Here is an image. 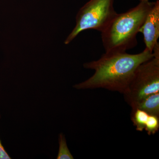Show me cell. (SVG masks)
<instances>
[{"instance_id":"cell-1","label":"cell","mask_w":159,"mask_h":159,"mask_svg":"<svg viewBox=\"0 0 159 159\" xmlns=\"http://www.w3.org/2000/svg\"><path fill=\"white\" fill-rule=\"evenodd\" d=\"M153 56V53L145 48L137 54L105 52L97 60L84 64V68L93 70L95 73L74 87L77 89H103L123 94L138 67Z\"/></svg>"},{"instance_id":"cell-2","label":"cell","mask_w":159,"mask_h":159,"mask_svg":"<svg viewBox=\"0 0 159 159\" xmlns=\"http://www.w3.org/2000/svg\"><path fill=\"white\" fill-rule=\"evenodd\" d=\"M135 7L117 13L101 32L105 52H122L137 46V36L154 2L139 0Z\"/></svg>"},{"instance_id":"cell-3","label":"cell","mask_w":159,"mask_h":159,"mask_svg":"<svg viewBox=\"0 0 159 159\" xmlns=\"http://www.w3.org/2000/svg\"><path fill=\"white\" fill-rule=\"evenodd\" d=\"M152 53V57L138 67L123 94L125 102L130 107L152 94L159 93V43Z\"/></svg>"},{"instance_id":"cell-4","label":"cell","mask_w":159,"mask_h":159,"mask_svg":"<svg viewBox=\"0 0 159 159\" xmlns=\"http://www.w3.org/2000/svg\"><path fill=\"white\" fill-rule=\"evenodd\" d=\"M114 2V0H89L84 4L78 11L76 26L65 43L68 44L85 30L103 31L117 14Z\"/></svg>"},{"instance_id":"cell-5","label":"cell","mask_w":159,"mask_h":159,"mask_svg":"<svg viewBox=\"0 0 159 159\" xmlns=\"http://www.w3.org/2000/svg\"><path fill=\"white\" fill-rule=\"evenodd\" d=\"M144 37L145 49L152 53L159 37V1L154 2L145 21L140 29Z\"/></svg>"},{"instance_id":"cell-6","label":"cell","mask_w":159,"mask_h":159,"mask_svg":"<svg viewBox=\"0 0 159 159\" xmlns=\"http://www.w3.org/2000/svg\"><path fill=\"white\" fill-rule=\"evenodd\" d=\"M131 107L132 110L139 109L149 115L159 117V93L152 94Z\"/></svg>"},{"instance_id":"cell-7","label":"cell","mask_w":159,"mask_h":159,"mask_svg":"<svg viewBox=\"0 0 159 159\" xmlns=\"http://www.w3.org/2000/svg\"><path fill=\"white\" fill-rule=\"evenodd\" d=\"M149 116L146 112L139 109L132 110L131 119L136 130L142 132L145 129Z\"/></svg>"},{"instance_id":"cell-8","label":"cell","mask_w":159,"mask_h":159,"mask_svg":"<svg viewBox=\"0 0 159 159\" xmlns=\"http://www.w3.org/2000/svg\"><path fill=\"white\" fill-rule=\"evenodd\" d=\"M59 151L57 155V159H74L68 148L66 137L62 133H61L59 135Z\"/></svg>"},{"instance_id":"cell-9","label":"cell","mask_w":159,"mask_h":159,"mask_svg":"<svg viewBox=\"0 0 159 159\" xmlns=\"http://www.w3.org/2000/svg\"><path fill=\"white\" fill-rule=\"evenodd\" d=\"M159 129V117L149 115L145 130L148 135H151L156 134Z\"/></svg>"},{"instance_id":"cell-10","label":"cell","mask_w":159,"mask_h":159,"mask_svg":"<svg viewBox=\"0 0 159 159\" xmlns=\"http://www.w3.org/2000/svg\"><path fill=\"white\" fill-rule=\"evenodd\" d=\"M1 117V116H0ZM11 157L6 152L0 140V159H10Z\"/></svg>"}]
</instances>
